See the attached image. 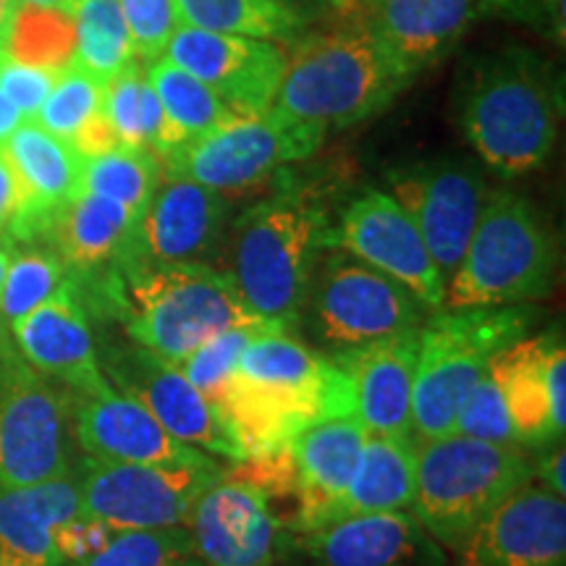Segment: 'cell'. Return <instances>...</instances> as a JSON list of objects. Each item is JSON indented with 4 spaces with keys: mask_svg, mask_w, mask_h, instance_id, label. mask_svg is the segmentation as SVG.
<instances>
[{
    "mask_svg": "<svg viewBox=\"0 0 566 566\" xmlns=\"http://www.w3.org/2000/svg\"><path fill=\"white\" fill-rule=\"evenodd\" d=\"M87 525L82 488L69 475L30 488L0 491V564L61 566Z\"/></svg>",
    "mask_w": 566,
    "mask_h": 566,
    "instance_id": "obj_18",
    "label": "cell"
},
{
    "mask_svg": "<svg viewBox=\"0 0 566 566\" xmlns=\"http://www.w3.org/2000/svg\"><path fill=\"white\" fill-rule=\"evenodd\" d=\"M69 17L74 24V61L71 63L108 82L132 61H137L118 0H76Z\"/></svg>",
    "mask_w": 566,
    "mask_h": 566,
    "instance_id": "obj_32",
    "label": "cell"
},
{
    "mask_svg": "<svg viewBox=\"0 0 566 566\" xmlns=\"http://www.w3.org/2000/svg\"><path fill=\"white\" fill-rule=\"evenodd\" d=\"M158 155L145 147H116L103 155L84 158L82 192H92L105 200H113L145 218L155 189L160 184Z\"/></svg>",
    "mask_w": 566,
    "mask_h": 566,
    "instance_id": "obj_33",
    "label": "cell"
},
{
    "mask_svg": "<svg viewBox=\"0 0 566 566\" xmlns=\"http://www.w3.org/2000/svg\"><path fill=\"white\" fill-rule=\"evenodd\" d=\"M19 184L11 229L19 239L48 233L55 216L82 192L84 158L34 122H24L3 145Z\"/></svg>",
    "mask_w": 566,
    "mask_h": 566,
    "instance_id": "obj_23",
    "label": "cell"
},
{
    "mask_svg": "<svg viewBox=\"0 0 566 566\" xmlns=\"http://www.w3.org/2000/svg\"><path fill=\"white\" fill-rule=\"evenodd\" d=\"M11 254L6 250H0V292H3V281H6V271H9Z\"/></svg>",
    "mask_w": 566,
    "mask_h": 566,
    "instance_id": "obj_52",
    "label": "cell"
},
{
    "mask_svg": "<svg viewBox=\"0 0 566 566\" xmlns=\"http://www.w3.org/2000/svg\"><path fill=\"white\" fill-rule=\"evenodd\" d=\"M59 71L34 66V63L13 59L11 53L0 51V90L13 103V108L21 113L24 122H34L38 111L51 95Z\"/></svg>",
    "mask_w": 566,
    "mask_h": 566,
    "instance_id": "obj_42",
    "label": "cell"
},
{
    "mask_svg": "<svg viewBox=\"0 0 566 566\" xmlns=\"http://www.w3.org/2000/svg\"><path fill=\"white\" fill-rule=\"evenodd\" d=\"M388 195L412 218L436 268L449 281L483 212V176L470 163L443 158L391 174Z\"/></svg>",
    "mask_w": 566,
    "mask_h": 566,
    "instance_id": "obj_13",
    "label": "cell"
},
{
    "mask_svg": "<svg viewBox=\"0 0 566 566\" xmlns=\"http://www.w3.org/2000/svg\"><path fill=\"white\" fill-rule=\"evenodd\" d=\"M357 3H367V0H354V6H357Z\"/></svg>",
    "mask_w": 566,
    "mask_h": 566,
    "instance_id": "obj_55",
    "label": "cell"
},
{
    "mask_svg": "<svg viewBox=\"0 0 566 566\" xmlns=\"http://www.w3.org/2000/svg\"><path fill=\"white\" fill-rule=\"evenodd\" d=\"M163 59L216 90L237 116H260L273 108L286 55L273 40L205 32L179 27Z\"/></svg>",
    "mask_w": 566,
    "mask_h": 566,
    "instance_id": "obj_15",
    "label": "cell"
},
{
    "mask_svg": "<svg viewBox=\"0 0 566 566\" xmlns=\"http://www.w3.org/2000/svg\"><path fill=\"white\" fill-rule=\"evenodd\" d=\"M19 205V184L13 176V168L9 158H6L3 147H0V231L11 223L13 212Z\"/></svg>",
    "mask_w": 566,
    "mask_h": 566,
    "instance_id": "obj_45",
    "label": "cell"
},
{
    "mask_svg": "<svg viewBox=\"0 0 566 566\" xmlns=\"http://www.w3.org/2000/svg\"><path fill=\"white\" fill-rule=\"evenodd\" d=\"M69 409L32 367L11 363L0 384V491L71 472Z\"/></svg>",
    "mask_w": 566,
    "mask_h": 566,
    "instance_id": "obj_11",
    "label": "cell"
},
{
    "mask_svg": "<svg viewBox=\"0 0 566 566\" xmlns=\"http://www.w3.org/2000/svg\"><path fill=\"white\" fill-rule=\"evenodd\" d=\"M367 428L357 415L323 417L304 424L289 443L300 483V516L294 530H310L334 520L338 501L352 485Z\"/></svg>",
    "mask_w": 566,
    "mask_h": 566,
    "instance_id": "obj_25",
    "label": "cell"
},
{
    "mask_svg": "<svg viewBox=\"0 0 566 566\" xmlns=\"http://www.w3.org/2000/svg\"><path fill=\"white\" fill-rule=\"evenodd\" d=\"M223 218L221 192L189 179L160 176L142 218L139 244L158 265L197 263L221 237Z\"/></svg>",
    "mask_w": 566,
    "mask_h": 566,
    "instance_id": "obj_26",
    "label": "cell"
},
{
    "mask_svg": "<svg viewBox=\"0 0 566 566\" xmlns=\"http://www.w3.org/2000/svg\"><path fill=\"white\" fill-rule=\"evenodd\" d=\"M533 307H475L438 310L424 317L417 342L412 386V438L454 433L457 415L488 363L506 346L525 338Z\"/></svg>",
    "mask_w": 566,
    "mask_h": 566,
    "instance_id": "obj_4",
    "label": "cell"
},
{
    "mask_svg": "<svg viewBox=\"0 0 566 566\" xmlns=\"http://www.w3.org/2000/svg\"><path fill=\"white\" fill-rule=\"evenodd\" d=\"M21 6H34V9H48V11H61L69 13L74 9L76 0H19Z\"/></svg>",
    "mask_w": 566,
    "mask_h": 566,
    "instance_id": "obj_51",
    "label": "cell"
},
{
    "mask_svg": "<svg viewBox=\"0 0 566 566\" xmlns=\"http://www.w3.org/2000/svg\"><path fill=\"white\" fill-rule=\"evenodd\" d=\"M265 331H286L279 323H247V325H233V328L223 331V334L212 336L210 342H205L200 349L189 354L187 359L179 365L181 373L187 375L189 384L197 391H202L208 399L216 405V399L221 396L223 386L229 384V378L237 370L239 357H242L247 346ZM292 334V331H289Z\"/></svg>",
    "mask_w": 566,
    "mask_h": 566,
    "instance_id": "obj_38",
    "label": "cell"
},
{
    "mask_svg": "<svg viewBox=\"0 0 566 566\" xmlns=\"http://www.w3.org/2000/svg\"><path fill=\"white\" fill-rule=\"evenodd\" d=\"M145 74L155 95H158L176 145L202 137V134L218 129V126H223L237 116L216 95V90H210L208 84L168 59L145 63Z\"/></svg>",
    "mask_w": 566,
    "mask_h": 566,
    "instance_id": "obj_31",
    "label": "cell"
},
{
    "mask_svg": "<svg viewBox=\"0 0 566 566\" xmlns=\"http://www.w3.org/2000/svg\"><path fill=\"white\" fill-rule=\"evenodd\" d=\"M459 556L462 566H564V499L530 480L480 522Z\"/></svg>",
    "mask_w": 566,
    "mask_h": 566,
    "instance_id": "obj_17",
    "label": "cell"
},
{
    "mask_svg": "<svg viewBox=\"0 0 566 566\" xmlns=\"http://www.w3.org/2000/svg\"><path fill=\"white\" fill-rule=\"evenodd\" d=\"M564 462H566L564 446H558L554 454H551L546 462L541 464V470H535V475L543 480V485H546L551 493L562 495V499H564V491H566V485H564Z\"/></svg>",
    "mask_w": 566,
    "mask_h": 566,
    "instance_id": "obj_46",
    "label": "cell"
},
{
    "mask_svg": "<svg viewBox=\"0 0 566 566\" xmlns=\"http://www.w3.org/2000/svg\"><path fill=\"white\" fill-rule=\"evenodd\" d=\"M260 321L263 317L252 315L229 271L197 260L158 265L132 283L126 334L142 349L181 365L212 336Z\"/></svg>",
    "mask_w": 566,
    "mask_h": 566,
    "instance_id": "obj_7",
    "label": "cell"
},
{
    "mask_svg": "<svg viewBox=\"0 0 566 566\" xmlns=\"http://www.w3.org/2000/svg\"><path fill=\"white\" fill-rule=\"evenodd\" d=\"M0 566H13V564H0Z\"/></svg>",
    "mask_w": 566,
    "mask_h": 566,
    "instance_id": "obj_56",
    "label": "cell"
},
{
    "mask_svg": "<svg viewBox=\"0 0 566 566\" xmlns=\"http://www.w3.org/2000/svg\"><path fill=\"white\" fill-rule=\"evenodd\" d=\"M328 229L323 202L300 187L279 189L233 223L229 273L252 315L294 328Z\"/></svg>",
    "mask_w": 566,
    "mask_h": 566,
    "instance_id": "obj_1",
    "label": "cell"
},
{
    "mask_svg": "<svg viewBox=\"0 0 566 566\" xmlns=\"http://www.w3.org/2000/svg\"><path fill=\"white\" fill-rule=\"evenodd\" d=\"M483 13H509V17H525L530 0H480Z\"/></svg>",
    "mask_w": 566,
    "mask_h": 566,
    "instance_id": "obj_49",
    "label": "cell"
},
{
    "mask_svg": "<svg viewBox=\"0 0 566 566\" xmlns=\"http://www.w3.org/2000/svg\"><path fill=\"white\" fill-rule=\"evenodd\" d=\"M373 38L367 21L310 34L286 55L273 108L328 134L378 116L407 87Z\"/></svg>",
    "mask_w": 566,
    "mask_h": 566,
    "instance_id": "obj_3",
    "label": "cell"
},
{
    "mask_svg": "<svg viewBox=\"0 0 566 566\" xmlns=\"http://www.w3.org/2000/svg\"><path fill=\"white\" fill-rule=\"evenodd\" d=\"M325 247L352 254L388 279L399 281L428 310L443 307V275L412 218L388 192L370 189L346 205L338 223L328 229Z\"/></svg>",
    "mask_w": 566,
    "mask_h": 566,
    "instance_id": "obj_12",
    "label": "cell"
},
{
    "mask_svg": "<svg viewBox=\"0 0 566 566\" xmlns=\"http://www.w3.org/2000/svg\"><path fill=\"white\" fill-rule=\"evenodd\" d=\"M13 59L45 66L66 69L74 61V24L69 13L21 6L13 21L11 38L3 48Z\"/></svg>",
    "mask_w": 566,
    "mask_h": 566,
    "instance_id": "obj_37",
    "label": "cell"
},
{
    "mask_svg": "<svg viewBox=\"0 0 566 566\" xmlns=\"http://www.w3.org/2000/svg\"><path fill=\"white\" fill-rule=\"evenodd\" d=\"M80 566H202L187 527L116 530Z\"/></svg>",
    "mask_w": 566,
    "mask_h": 566,
    "instance_id": "obj_35",
    "label": "cell"
},
{
    "mask_svg": "<svg viewBox=\"0 0 566 566\" xmlns=\"http://www.w3.org/2000/svg\"><path fill=\"white\" fill-rule=\"evenodd\" d=\"M111 375V386L137 399L176 441L231 462L244 459L242 443L237 441L221 409L189 384L179 365L166 363L158 354L137 346L124 349L113 359Z\"/></svg>",
    "mask_w": 566,
    "mask_h": 566,
    "instance_id": "obj_14",
    "label": "cell"
},
{
    "mask_svg": "<svg viewBox=\"0 0 566 566\" xmlns=\"http://www.w3.org/2000/svg\"><path fill=\"white\" fill-rule=\"evenodd\" d=\"M556 242L541 212L514 192H488L462 263L446 281L441 310L512 307L546 296Z\"/></svg>",
    "mask_w": 566,
    "mask_h": 566,
    "instance_id": "obj_6",
    "label": "cell"
},
{
    "mask_svg": "<svg viewBox=\"0 0 566 566\" xmlns=\"http://www.w3.org/2000/svg\"><path fill=\"white\" fill-rule=\"evenodd\" d=\"M118 9L129 27L137 61L153 63L163 59L174 32L181 27L174 0H118Z\"/></svg>",
    "mask_w": 566,
    "mask_h": 566,
    "instance_id": "obj_41",
    "label": "cell"
},
{
    "mask_svg": "<svg viewBox=\"0 0 566 566\" xmlns=\"http://www.w3.org/2000/svg\"><path fill=\"white\" fill-rule=\"evenodd\" d=\"M554 342V336H525L491 359L520 446L554 441L556 438L554 424H551L546 386L548 354Z\"/></svg>",
    "mask_w": 566,
    "mask_h": 566,
    "instance_id": "obj_29",
    "label": "cell"
},
{
    "mask_svg": "<svg viewBox=\"0 0 566 566\" xmlns=\"http://www.w3.org/2000/svg\"><path fill=\"white\" fill-rule=\"evenodd\" d=\"M268 3H273L283 11L294 13V17H300L304 24H307L310 19H315L317 13L323 11V6L328 3V0H268Z\"/></svg>",
    "mask_w": 566,
    "mask_h": 566,
    "instance_id": "obj_48",
    "label": "cell"
},
{
    "mask_svg": "<svg viewBox=\"0 0 566 566\" xmlns=\"http://www.w3.org/2000/svg\"><path fill=\"white\" fill-rule=\"evenodd\" d=\"M459 124L472 150L504 179L548 160L558 134V90L541 55L509 48L464 82Z\"/></svg>",
    "mask_w": 566,
    "mask_h": 566,
    "instance_id": "obj_2",
    "label": "cell"
},
{
    "mask_svg": "<svg viewBox=\"0 0 566 566\" xmlns=\"http://www.w3.org/2000/svg\"><path fill=\"white\" fill-rule=\"evenodd\" d=\"M317 566H443V551L412 512L349 514L302 533Z\"/></svg>",
    "mask_w": 566,
    "mask_h": 566,
    "instance_id": "obj_21",
    "label": "cell"
},
{
    "mask_svg": "<svg viewBox=\"0 0 566 566\" xmlns=\"http://www.w3.org/2000/svg\"><path fill=\"white\" fill-rule=\"evenodd\" d=\"M66 263L51 252H27L13 258L0 292V313L11 325L51 300L66 281Z\"/></svg>",
    "mask_w": 566,
    "mask_h": 566,
    "instance_id": "obj_39",
    "label": "cell"
},
{
    "mask_svg": "<svg viewBox=\"0 0 566 566\" xmlns=\"http://www.w3.org/2000/svg\"><path fill=\"white\" fill-rule=\"evenodd\" d=\"M105 82L84 71L76 63H69L59 71L51 95L45 97L42 108L34 116V124L53 137L69 142L80 134L92 116L103 111Z\"/></svg>",
    "mask_w": 566,
    "mask_h": 566,
    "instance_id": "obj_36",
    "label": "cell"
},
{
    "mask_svg": "<svg viewBox=\"0 0 566 566\" xmlns=\"http://www.w3.org/2000/svg\"><path fill=\"white\" fill-rule=\"evenodd\" d=\"M331 6H336L338 11H352L354 9V0H328Z\"/></svg>",
    "mask_w": 566,
    "mask_h": 566,
    "instance_id": "obj_54",
    "label": "cell"
},
{
    "mask_svg": "<svg viewBox=\"0 0 566 566\" xmlns=\"http://www.w3.org/2000/svg\"><path fill=\"white\" fill-rule=\"evenodd\" d=\"M417 443L412 512L438 546L457 551L516 488L535 480L522 446L467 436H438Z\"/></svg>",
    "mask_w": 566,
    "mask_h": 566,
    "instance_id": "obj_5",
    "label": "cell"
},
{
    "mask_svg": "<svg viewBox=\"0 0 566 566\" xmlns=\"http://www.w3.org/2000/svg\"><path fill=\"white\" fill-rule=\"evenodd\" d=\"M103 116L124 147H145L158 158L176 147L158 95L147 82L145 63L132 61L105 82Z\"/></svg>",
    "mask_w": 566,
    "mask_h": 566,
    "instance_id": "obj_30",
    "label": "cell"
},
{
    "mask_svg": "<svg viewBox=\"0 0 566 566\" xmlns=\"http://www.w3.org/2000/svg\"><path fill=\"white\" fill-rule=\"evenodd\" d=\"M454 433L478 438V441L488 443L520 446L512 428V420H509L504 394H501V386L499 380H495L491 363H488L483 378L478 380L475 388H472L470 396L464 399L462 409H459Z\"/></svg>",
    "mask_w": 566,
    "mask_h": 566,
    "instance_id": "obj_40",
    "label": "cell"
},
{
    "mask_svg": "<svg viewBox=\"0 0 566 566\" xmlns=\"http://www.w3.org/2000/svg\"><path fill=\"white\" fill-rule=\"evenodd\" d=\"M221 472V467L118 464L87 459L80 475L82 514L108 533L181 527L187 525L197 495Z\"/></svg>",
    "mask_w": 566,
    "mask_h": 566,
    "instance_id": "obj_10",
    "label": "cell"
},
{
    "mask_svg": "<svg viewBox=\"0 0 566 566\" xmlns=\"http://www.w3.org/2000/svg\"><path fill=\"white\" fill-rule=\"evenodd\" d=\"M71 147H74L82 158H92V155H103L108 150H116V147H122V142L116 139V134H113L111 124L105 122V116L101 111L97 116H92L90 122L82 126L80 134H76L74 139H71Z\"/></svg>",
    "mask_w": 566,
    "mask_h": 566,
    "instance_id": "obj_44",
    "label": "cell"
},
{
    "mask_svg": "<svg viewBox=\"0 0 566 566\" xmlns=\"http://www.w3.org/2000/svg\"><path fill=\"white\" fill-rule=\"evenodd\" d=\"M19 9H21L19 0H0V51H3L6 42L11 38L13 21H17Z\"/></svg>",
    "mask_w": 566,
    "mask_h": 566,
    "instance_id": "obj_50",
    "label": "cell"
},
{
    "mask_svg": "<svg viewBox=\"0 0 566 566\" xmlns=\"http://www.w3.org/2000/svg\"><path fill=\"white\" fill-rule=\"evenodd\" d=\"M307 300L317 338L338 349L420 328L428 317L407 286L342 250L317 265Z\"/></svg>",
    "mask_w": 566,
    "mask_h": 566,
    "instance_id": "obj_9",
    "label": "cell"
},
{
    "mask_svg": "<svg viewBox=\"0 0 566 566\" xmlns=\"http://www.w3.org/2000/svg\"><path fill=\"white\" fill-rule=\"evenodd\" d=\"M24 124L21 113L13 108V103L6 97V92L0 90V147L11 139V134Z\"/></svg>",
    "mask_w": 566,
    "mask_h": 566,
    "instance_id": "obj_47",
    "label": "cell"
},
{
    "mask_svg": "<svg viewBox=\"0 0 566 566\" xmlns=\"http://www.w3.org/2000/svg\"><path fill=\"white\" fill-rule=\"evenodd\" d=\"M74 433L84 454L95 462L218 467L210 454L176 441L137 399L113 386L82 396Z\"/></svg>",
    "mask_w": 566,
    "mask_h": 566,
    "instance_id": "obj_19",
    "label": "cell"
},
{
    "mask_svg": "<svg viewBox=\"0 0 566 566\" xmlns=\"http://www.w3.org/2000/svg\"><path fill=\"white\" fill-rule=\"evenodd\" d=\"M11 328L32 370L63 380L82 396L111 386L97 359L80 289L71 281H63L51 300L42 302Z\"/></svg>",
    "mask_w": 566,
    "mask_h": 566,
    "instance_id": "obj_20",
    "label": "cell"
},
{
    "mask_svg": "<svg viewBox=\"0 0 566 566\" xmlns=\"http://www.w3.org/2000/svg\"><path fill=\"white\" fill-rule=\"evenodd\" d=\"M546 386H548V407L554 433L562 441L566 428V352L562 338H556L548 354L546 367Z\"/></svg>",
    "mask_w": 566,
    "mask_h": 566,
    "instance_id": "obj_43",
    "label": "cell"
},
{
    "mask_svg": "<svg viewBox=\"0 0 566 566\" xmlns=\"http://www.w3.org/2000/svg\"><path fill=\"white\" fill-rule=\"evenodd\" d=\"M48 233H53L63 263L90 271L124 258L139 242L142 218L105 197L80 192L55 216Z\"/></svg>",
    "mask_w": 566,
    "mask_h": 566,
    "instance_id": "obj_27",
    "label": "cell"
},
{
    "mask_svg": "<svg viewBox=\"0 0 566 566\" xmlns=\"http://www.w3.org/2000/svg\"><path fill=\"white\" fill-rule=\"evenodd\" d=\"M367 6L375 42L407 82L441 61L483 13L480 0H367Z\"/></svg>",
    "mask_w": 566,
    "mask_h": 566,
    "instance_id": "obj_24",
    "label": "cell"
},
{
    "mask_svg": "<svg viewBox=\"0 0 566 566\" xmlns=\"http://www.w3.org/2000/svg\"><path fill=\"white\" fill-rule=\"evenodd\" d=\"M9 365H11L9 354H6L3 349H0V384H3V378H6V370H9Z\"/></svg>",
    "mask_w": 566,
    "mask_h": 566,
    "instance_id": "obj_53",
    "label": "cell"
},
{
    "mask_svg": "<svg viewBox=\"0 0 566 566\" xmlns=\"http://www.w3.org/2000/svg\"><path fill=\"white\" fill-rule=\"evenodd\" d=\"M420 328L344 346L331 357L349 375L354 412L367 433L412 436V386Z\"/></svg>",
    "mask_w": 566,
    "mask_h": 566,
    "instance_id": "obj_22",
    "label": "cell"
},
{
    "mask_svg": "<svg viewBox=\"0 0 566 566\" xmlns=\"http://www.w3.org/2000/svg\"><path fill=\"white\" fill-rule=\"evenodd\" d=\"M184 27L205 32L242 34L254 40H286L304 21L268 0H174Z\"/></svg>",
    "mask_w": 566,
    "mask_h": 566,
    "instance_id": "obj_34",
    "label": "cell"
},
{
    "mask_svg": "<svg viewBox=\"0 0 566 566\" xmlns=\"http://www.w3.org/2000/svg\"><path fill=\"white\" fill-rule=\"evenodd\" d=\"M415 467L417 443L412 436L367 433L357 472L338 501L334 520L349 514L409 512L415 499Z\"/></svg>",
    "mask_w": 566,
    "mask_h": 566,
    "instance_id": "obj_28",
    "label": "cell"
},
{
    "mask_svg": "<svg viewBox=\"0 0 566 566\" xmlns=\"http://www.w3.org/2000/svg\"><path fill=\"white\" fill-rule=\"evenodd\" d=\"M279 525L265 493L221 472L187 516L202 566H273Z\"/></svg>",
    "mask_w": 566,
    "mask_h": 566,
    "instance_id": "obj_16",
    "label": "cell"
},
{
    "mask_svg": "<svg viewBox=\"0 0 566 566\" xmlns=\"http://www.w3.org/2000/svg\"><path fill=\"white\" fill-rule=\"evenodd\" d=\"M325 134L271 108L260 116H233L202 137L187 139L160 155V174L189 179L216 192H239L271 179L283 166L307 160Z\"/></svg>",
    "mask_w": 566,
    "mask_h": 566,
    "instance_id": "obj_8",
    "label": "cell"
}]
</instances>
